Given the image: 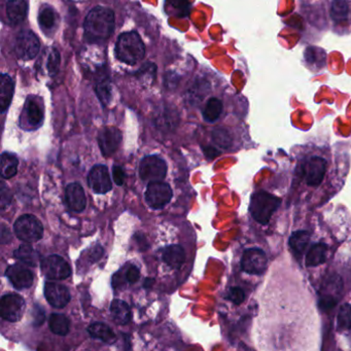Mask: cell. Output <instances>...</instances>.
Masks as SVG:
<instances>
[{
	"label": "cell",
	"mask_w": 351,
	"mask_h": 351,
	"mask_svg": "<svg viewBox=\"0 0 351 351\" xmlns=\"http://www.w3.org/2000/svg\"><path fill=\"white\" fill-rule=\"evenodd\" d=\"M145 54V47L137 32H125L119 36L116 45V56L121 62L135 65Z\"/></svg>",
	"instance_id": "2"
},
{
	"label": "cell",
	"mask_w": 351,
	"mask_h": 351,
	"mask_svg": "<svg viewBox=\"0 0 351 351\" xmlns=\"http://www.w3.org/2000/svg\"><path fill=\"white\" fill-rule=\"evenodd\" d=\"M60 53L57 49H52L50 55H49L48 59V67L49 73L52 77H54L59 71V66H60Z\"/></svg>",
	"instance_id": "36"
},
{
	"label": "cell",
	"mask_w": 351,
	"mask_h": 351,
	"mask_svg": "<svg viewBox=\"0 0 351 351\" xmlns=\"http://www.w3.org/2000/svg\"><path fill=\"white\" fill-rule=\"evenodd\" d=\"M5 276L17 289H29L34 280V275L32 270L21 264L10 266L5 271Z\"/></svg>",
	"instance_id": "14"
},
{
	"label": "cell",
	"mask_w": 351,
	"mask_h": 351,
	"mask_svg": "<svg viewBox=\"0 0 351 351\" xmlns=\"http://www.w3.org/2000/svg\"><path fill=\"white\" fill-rule=\"evenodd\" d=\"M5 184H3L1 186V208L5 209L8 205H10L12 200V194L9 189L5 188Z\"/></svg>",
	"instance_id": "42"
},
{
	"label": "cell",
	"mask_w": 351,
	"mask_h": 351,
	"mask_svg": "<svg viewBox=\"0 0 351 351\" xmlns=\"http://www.w3.org/2000/svg\"><path fill=\"white\" fill-rule=\"evenodd\" d=\"M351 5L349 0H330V18L335 24L346 22L350 18Z\"/></svg>",
	"instance_id": "20"
},
{
	"label": "cell",
	"mask_w": 351,
	"mask_h": 351,
	"mask_svg": "<svg viewBox=\"0 0 351 351\" xmlns=\"http://www.w3.org/2000/svg\"><path fill=\"white\" fill-rule=\"evenodd\" d=\"M328 250V247L326 243L313 244L306 254V266L317 267L326 263Z\"/></svg>",
	"instance_id": "24"
},
{
	"label": "cell",
	"mask_w": 351,
	"mask_h": 351,
	"mask_svg": "<svg viewBox=\"0 0 351 351\" xmlns=\"http://www.w3.org/2000/svg\"><path fill=\"white\" fill-rule=\"evenodd\" d=\"M141 276V271L136 266H131L126 272V279L129 283H135L138 281Z\"/></svg>",
	"instance_id": "40"
},
{
	"label": "cell",
	"mask_w": 351,
	"mask_h": 351,
	"mask_svg": "<svg viewBox=\"0 0 351 351\" xmlns=\"http://www.w3.org/2000/svg\"><path fill=\"white\" fill-rule=\"evenodd\" d=\"M163 260L170 268H180L186 260V252L180 245H169L164 250Z\"/></svg>",
	"instance_id": "23"
},
{
	"label": "cell",
	"mask_w": 351,
	"mask_h": 351,
	"mask_svg": "<svg viewBox=\"0 0 351 351\" xmlns=\"http://www.w3.org/2000/svg\"><path fill=\"white\" fill-rule=\"evenodd\" d=\"M343 291V280L339 275L326 276L318 291V307L324 311L332 309L338 304Z\"/></svg>",
	"instance_id": "4"
},
{
	"label": "cell",
	"mask_w": 351,
	"mask_h": 351,
	"mask_svg": "<svg viewBox=\"0 0 351 351\" xmlns=\"http://www.w3.org/2000/svg\"><path fill=\"white\" fill-rule=\"evenodd\" d=\"M228 299L233 302L235 305H240L245 300V293H244L243 289H240V287H232V289H230L229 293H228Z\"/></svg>",
	"instance_id": "37"
},
{
	"label": "cell",
	"mask_w": 351,
	"mask_h": 351,
	"mask_svg": "<svg viewBox=\"0 0 351 351\" xmlns=\"http://www.w3.org/2000/svg\"><path fill=\"white\" fill-rule=\"evenodd\" d=\"M0 83H1L0 84V108H1V112H5L11 106L15 84H14L13 79L7 73H3L1 75Z\"/></svg>",
	"instance_id": "21"
},
{
	"label": "cell",
	"mask_w": 351,
	"mask_h": 351,
	"mask_svg": "<svg viewBox=\"0 0 351 351\" xmlns=\"http://www.w3.org/2000/svg\"><path fill=\"white\" fill-rule=\"evenodd\" d=\"M122 143V133L116 127H106L98 135V145L104 157H110L118 151Z\"/></svg>",
	"instance_id": "12"
},
{
	"label": "cell",
	"mask_w": 351,
	"mask_h": 351,
	"mask_svg": "<svg viewBox=\"0 0 351 351\" xmlns=\"http://www.w3.org/2000/svg\"><path fill=\"white\" fill-rule=\"evenodd\" d=\"M88 184L96 194H106L112 190V180L106 166L95 165L88 176Z\"/></svg>",
	"instance_id": "13"
},
{
	"label": "cell",
	"mask_w": 351,
	"mask_h": 351,
	"mask_svg": "<svg viewBox=\"0 0 351 351\" xmlns=\"http://www.w3.org/2000/svg\"><path fill=\"white\" fill-rule=\"evenodd\" d=\"M213 141H215V145L223 147V149H228L232 145L231 135L226 129L223 128H217L213 130Z\"/></svg>",
	"instance_id": "35"
},
{
	"label": "cell",
	"mask_w": 351,
	"mask_h": 351,
	"mask_svg": "<svg viewBox=\"0 0 351 351\" xmlns=\"http://www.w3.org/2000/svg\"><path fill=\"white\" fill-rule=\"evenodd\" d=\"M310 234L308 231H300L293 232L289 237V247L291 248L293 252L298 256H302L304 250L307 247L308 243H309Z\"/></svg>",
	"instance_id": "27"
},
{
	"label": "cell",
	"mask_w": 351,
	"mask_h": 351,
	"mask_svg": "<svg viewBox=\"0 0 351 351\" xmlns=\"http://www.w3.org/2000/svg\"><path fill=\"white\" fill-rule=\"evenodd\" d=\"M32 315H34V322H32V324H34V326H38L44 324L46 314H45V310L43 309V307L38 305L34 306Z\"/></svg>",
	"instance_id": "39"
},
{
	"label": "cell",
	"mask_w": 351,
	"mask_h": 351,
	"mask_svg": "<svg viewBox=\"0 0 351 351\" xmlns=\"http://www.w3.org/2000/svg\"><path fill=\"white\" fill-rule=\"evenodd\" d=\"M167 174V164L158 156H147L139 166V176L145 182H161Z\"/></svg>",
	"instance_id": "6"
},
{
	"label": "cell",
	"mask_w": 351,
	"mask_h": 351,
	"mask_svg": "<svg viewBox=\"0 0 351 351\" xmlns=\"http://www.w3.org/2000/svg\"><path fill=\"white\" fill-rule=\"evenodd\" d=\"M112 178H114V182L118 186H122L125 180L124 170L119 166H114V168H112Z\"/></svg>",
	"instance_id": "41"
},
{
	"label": "cell",
	"mask_w": 351,
	"mask_h": 351,
	"mask_svg": "<svg viewBox=\"0 0 351 351\" xmlns=\"http://www.w3.org/2000/svg\"><path fill=\"white\" fill-rule=\"evenodd\" d=\"M88 332L92 338L97 339L106 344L112 345L117 341V336L114 330L108 324H102V322H94L88 328Z\"/></svg>",
	"instance_id": "22"
},
{
	"label": "cell",
	"mask_w": 351,
	"mask_h": 351,
	"mask_svg": "<svg viewBox=\"0 0 351 351\" xmlns=\"http://www.w3.org/2000/svg\"><path fill=\"white\" fill-rule=\"evenodd\" d=\"M25 300L17 293H8L0 300V314L8 322H19L25 311Z\"/></svg>",
	"instance_id": "7"
},
{
	"label": "cell",
	"mask_w": 351,
	"mask_h": 351,
	"mask_svg": "<svg viewBox=\"0 0 351 351\" xmlns=\"http://www.w3.org/2000/svg\"><path fill=\"white\" fill-rule=\"evenodd\" d=\"M38 20H40L43 29L51 30L55 27V24H56V14L52 8H45L40 11Z\"/></svg>",
	"instance_id": "33"
},
{
	"label": "cell",
	"mask_w": 351,
	"mask_h": 351,
	"mask_svg": "<svg viewBox=\"0 0 351 351\" xmlns=\"http://www.w3.org/2000/svg\"><path fill=\"white\" fill-rule=\"evenodd\" d=\"M45 297L55 308H63L71 301L69 289L57 282H47L45 285Z\"/></svg>",
	"instance_id": "16"
},
{
	"label": "cell",
	"mask_w": 351,
	"mask_h": 351,
	"mask_svg": "<svg viewBox=\"0 0 351 351\" xmlns=\"http://www.w3.org/2000/svg\"><path fill=\"white\" fill-rule=\"evenodd\" d=\"M49 326L54 334L65 336L69 334L71 322L64 314L53 313L49 319Z\"/></svg>",
	"instance_id": "29"
},
{
	"label": "cell",
	"mask_w": 351,
	"mask_h": 351,
	"mask_svg": "<svg viewBox=\"0 0 351 351\" xmlns=\"http://www.w3.org/2000/svg\"><path fill=\"white\" fill-rule=\"evenodd\" d=\"M268 267V258L261 248H248L244 250L241 258V268L250 275H262Z\"/></svg>",
	"instance_id": "9"
},
{
	"label": "cell",
	"mask_w": 351,
	"mask_h": 351,
	"mask_svg": "<svg viewBox=\"0 0 351 351\" xmlns=\"http://www.w3.org/2000/svg\"><path fill=\"white\" fill-rule=\"evenodd\" d=\"M40 40L30 30H22L16 38L15 51L22 60H32L40 52Z\"/></svg>",
	"instance_id": "8"
},
{
	"label": "cell",
	"mask_w": 351,
	"mask_h": 351,
	"mask_svg": "<svg viewBox=\"0 0 351 351\" xmlns=\"http://www.w3.org/2000/svg\"><path fill=\"white\" fill-rule=\"evenodd\" d=\"M326 172V161L322 157H312L305 166L306 182L310 186H318Z\"/></svg>",
	"instance_id": "15"
},
{
	"label": "cell",
	"mask_w": 351,
	"mask_h": 351,
	"mask_svg": "<svg viewBox=\"0 0 351 351\" xmlns=\"http://www.w3.org/2000/svg\"><path fill=\"white\" fill-rule=\"evenodd\" d=\"M40 267L45 276L52 280H63L71 275V268L69 263L62 256L56 254L44 258Z\"/></svg>",
	"instance_id": "10"
},
{
	"label": "cell",
	"mask_w": 351,
	"mask_h": 351,
	"mask_svg": "<svg viewBox=\"0 0 351 351\" xmlns=\"http://www.w3.org/2000/svg\"><path fill=\"white\" fill-rule=\"evenodd\" d=\"M110 314L116 324L124 326L131 320V310L128 304L122 300H114L110 305Z\"/></svg>",
	"instance_id": "25"
},
{
	"label": "cell",
	"mask_w": 351,
	"mask_h": 351,
	"mask_svg": "<svg viewBox=\"0 0 351 351\" xmlns=\"http://www.w3.org/2000/svg\"><path fill=\"white\" fill-rule=\"evenodd\" d=\"M65 200L71 210L75 213H82L85 210L87 198H86L83 186L77 182L69 184L65 190Z\"/></svg>",
	"instance_id": "17"
},
{
	"label": "cell",
	"mask_w": 351,
	"mask_h": 351,
	"mask_svg": "<svg viewBox=\"0 0 351 351\" xmlns=\"http://www.w3.org/2000/svg\"><path fill=\"white\" fill-rule=\"evenodd\" d=\"M28 3L26 0H9L7 3V15L10 23L18 25L27 17Z\"/></svg>",
	"instance_id": "19"
},
{
	"label": "cell",
	"mask_w": 351,
	"mask_h": 351,
	"mask_svg": "<svg viewBox=\"0 0 351 351\" xmlns=\"http://www.w3.org/2000/svg\"><path fill=\"white\" fill-rule=\"evenodd\" d=\"M104 247L99 245V244H97V245L94 246L91 250V254H90L89 256L90 261H91L92 263L97 262V261H99L100 258H102V256H104Z\"/></svg>",
	"instance_id": "43"
},
{
	"label": "cell",
	"mask_w": 351,
	"mask_h": 351,
	"mask_svg": "<svg viewBox=\"0 0 351 351\" xmlns=\"http://www.w3.org/2000/svg\"><path fill=\"white\" fill-rule=\"evenodd\" d=\"M337 326L338 330H349L351 328V304H343L337 315Z\"/></svg>",
	"instance_id": "31"
},
{
	"label": "cell",
	"mask_w": 351,
	"mask_h": 351,
	"mask_svg": "<svg viewBox=\"0 0 351 351\" xmlns=\"http://www.w3.org/2000/svg\"><path fill=\"white\" fill-rule=\"evenodd\" d=\"M223 104L219 98L213 97L206 102L203 110V118L206 122L215 123L223 114Z\"/></svg>",
	"instance_id": "26"
},
{
	"label": "cell",
	"mask_w": 351,
	"mask_h": 351,
	"mask_svg": "<svg viewBox=\"0 0 351 351\" xmlns=\"http://www.w3.org/2000/svg\"><path fill=\"white\" fill-rule=\"evenodd\" d=\"M97 95L104 104H108L110 99V88L108 82H100L98 84Z\"/></svg>",
	"instance_id": "38"
},
{
	"label": "cell",
	"mask_w": 351,
	"mask_h": 351,
	"mask_svg": "<svg viewBox=\"0 0 351 351\" xmlns=\"http://www.w3.org/2000/svg\"><path fill=\"white\" fill-rule=\"evenodd\" d=\"M154 282H155V279L147 278V280L145 281V287H151Z\"/></svg>",
	"instance_id": "46"
},
{
	"label": "cell",
	"mask_w": 351,
	"mask_h": 351,
	"mask_svg": "<svg viewBox=\"0 0 351 351\" xmlns=\"http://www.w3.org/2000/svg\"><path fill=\"white\" fill-rule=\"evenodd\" d=\"M11 232L3 225V231H1V242H3V244H5V242L11 241Z\"/></svg>",
	"instance_id": "45"
},
{
	"label": "cell",
	"mask_w": 351,
	"mask_h": 351,
	"mask_svg": "<svg viewBox=\"0 0 351 351\" xmlns=\"http://www.w3.org/2000/svg\"><path fill=\"white\" fill-rule=\"evenodd\" d=\"M14 256L28 266H36L40 261V254L29 244H22L18 250H15Z\"/></svg>",
	"instance_id": "30"
},
{
	"label": "cell",
	"mask_w": 351,
	"mask_h": 351,
	"mask_svg": "<svg viewBox=\"0 0 351 351\" xmlns=\"http://www.w3.org/2000/svg\"><path fill=\"white\" fill-rule=\"evenodd\" d=\"M26 125L32 129H36L43 124L44 121V108L40 100L36 97H28L24 108Z\"/></svg>",
	"instance_id": "18"
},
{
	"label": "cell",
	"mask_w": 351,
	"mask_h": 351,
	"mask_svg": "<svg viewBox=\"0 0 351 351\" xmlns=\"http://www.w3.org/2000/svg\"><path fill=\"white\" fill-rule=\"evenodd\" d=\"M114 14L112 10L96 7L86 17L84 32L90 44L106 42L114 34Z\"/></svg>",
	"instance_id": "1"
},
{
	"label": "cell",
	"mask_w": 351,
	"mask_h": 351,
	"mask_svg": "<svg viewBox=\"0 0 351 351\" xmlns=\"http://www.w3.org/2000/svg\"><path fill=\"white\" fill-rule=\"evenodd\" d=\"M280 204L281 199L278 197L265 191H258L250 198V215L261 225H267Z\"/></svg>",
	"instance_id": "3"
},
{
	"label": "cell",
	"mask_w": 351,
	"mask_h": 351,
	"mask_svg": "<svg viewBox=\"0 0 351 351\" xmlns=\"http://www.w3.org/2000/svg\"><path fill=\"white\" fill-rule=\"evenodd\" d=\"M205 155L208 159H215V157L219 155V151H217L215 147H208L205 149Z\"/></svg>",
	"instance_id": "44"
},
{
	"label": "cell",
	"mask_w": 351,
	"mask_h": 351,
	"mask_svg": "<svg viewBox=\"0 0 351 351\" xmlns=\"http://www.w3.org/2000/svg\"><path fill=\"white\" fill-rule=\"evenodd\" d=\"M322 49L315 48V47H309L306 49L304 58L307 62L308 66L313 71V67H316V71L318 69H324V63L320 62L319 60H316V56L322 53Z\"/></svg>",
	"instance_id": "34"
},
{
	"label": "cell",
	"mask_w": 351,
	"mask_h": 351,
	"mask_svg": "<svg viewBox=\"0 0 351 351\" xmlns=\"http://www.w3.org/2000/svg\"><path fill=\"white\" fill-rule=\"evenodd\" d=\"M172 198V190L169 184L162 182H149L145 192V200L153 209L163 208Z\"/></svg>",
	"instance_id": "11"
},
{
	"label": "cell",
	"mask_w": 351,
	"mask_h": 351,
	"mask_svg": "<svg viewBox=\"0 0 351 351\" xmlns=\"http://www.w3.org/2000/svg\"><path fill=\"white\" fill-rule=\"evenodd\" d=\"M19 161L14 154L3 153L1 156V178L10 180L18 172Z\"/></svg>",
	"instance_id": "28"
},
{
	"label": "cell",
	"mask_w": 351,
	"mask_h": 351,
	"mask_svg": "<svg viewBox=\"0 0 351 351\" xmlns=\"http://www.w3.org/2000/svg\"><path fill=\"white\" fill-rule=\"evenodd\" d=\"M167 8L172 10V14L178 17H186L190 13L189 0H166Z\"/></svg>",
	"instance_id": "32"
},
{
	"label": "cell",
	"mask_w": 351,
	"mask_h": 351,
	"mask_svg": "<svg viewBox=\"0 0 351 351\" xmlns=\"http://www.w3.org/2000/svg\"><path fill=\"white\" fill-rule=\"evenodd\" d=\"M16 236L26 243H34L42 239L44 227L38 217L32 215L20 217L14 226Z\"/></svg>",
	"instance_id": "5"
}]
</instances>
